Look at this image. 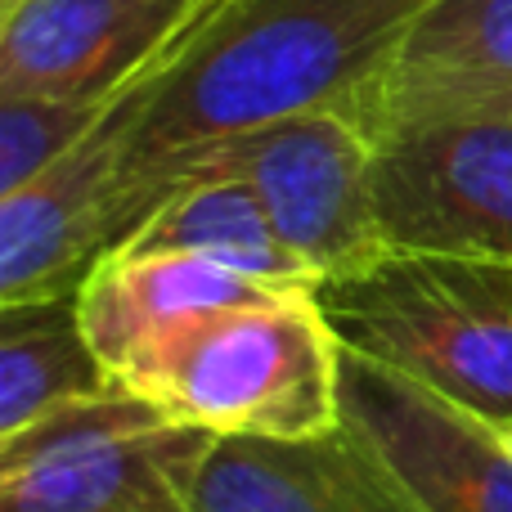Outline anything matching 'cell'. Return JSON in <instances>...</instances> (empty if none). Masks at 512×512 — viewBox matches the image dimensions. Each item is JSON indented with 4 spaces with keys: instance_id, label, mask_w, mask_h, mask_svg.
I'll return each mask as SVG.
<instances>
[{
    "instance_id": "6da1fadb",
    "label": "cell",
    "mask_w": 512,
    "mask_h": 512,
    "mask_svg": "<svg viewBox=\"0 0 512 512\" xmlns=\"http://www.w3.org/2000/svg\"><path fill=\"white\" fill-rule=\"evenodd\" d=\"M436 0H221L158 72L113 104V248L167 176L216 140L351 104L396 63ZM108 248V252H113Z\"/></svg>"
},
{
    "instance_id": "7a4b0ae2",
    "label": "cell",
    "mask_w": 512,
    "mask_h": 512,
    "mask_svg": "<svg viewBox=\"0 0 512 512\" xmlns=\"http://www.w3.org/2000/svg\"><path fill=\"white\" fill-rule=\"evenodd\" d=\"M117 387L212 436H315L342 423V337L319 288H265L153 328Z\"/></svg>"
},
{
    "instance_id": "3957f363",
    "label": "cell",
    "mask_w": 512,
    "mask_h": 512,
    "mask_svg": "<svg viewBox=\"0 0 512 512\" xmlns=\"http://www.w3.org/2000/svg\"><path fill=\"white\" fill-rule=\"evenodd\" d=\"M333 333L450 405L512 423V265L477 256L387 252L319 283Z\"/></svg>"
},
{
    "instance_id": "277c9868",
    "label": "cell",
    "mask_w": 512,
    "mask_h": 512,
    "mask_svg": "<svg viewBox=\"0 0 512 512\" xmlns=\"http://www.w3.org/2000/svg\"><path fill=\"white\" fill-rule=\"evenodd\" d=\"M369 140L382 248L512 265V99L391 117Z\"/></svg>"
},
{
    "instance_id": "5b68a950",
    "label": "cell",
    "mask_w": 512,
    "mask_h": 512,
    "mask_svg": "<svg viewBox=\"0 0 512 512\" xmlns=\"http://www.w3.org/2000/svg\"><path fill=\"white\" fill-rule=\"evenodd\" d=\"M212 441L131 391L72 400L0 441V512H189Z\"/></svg>"
},
{
    "instance_id": "8992f818",
    "label": "cell",
    "mask_w": 512,
    "mask_h": 512,
    "mask_svg": "<svg viewBox=\"0 0 512 512\" xmlns=\"http://www.w3.org/2000/svg\"><path fill=\"white\" fill-rule=\"evenodd\" d=\"M207 171L252 185L279 239L319 283L387 256L373 216V140L337 108L292 113L189 153L167 176V194Z\"/></svg>"
},
{
    "instance_id": "52a82bcc",
    "label": "cell",
    "mask_w": 512,
    "mask_h": 512,
    "mask_svg": "<svg viewBox=\"0 0 512 512\" xmlns=\"http://www.w3.org/2000/svg\"><path fill=\"white\" fill-rule=\"evenodd\" d=\"M212 5L221 0H9L0 5V95L122 99Z\"/></svg>"
},
{
    "instance_id": "ba28073f",
    "label": "cell",
    "mask_w": 512,
    "mask_h": 512,
    "mask_svg": "<svg viewBox=\"0 0 512 512\" xmlns=\"http://www.w3.org/2000/svg\"><path fill=\"white\" fill-rule=\"evenodd\" d=\"M342 423L423 512H512V454L499 427L346 346Z\"/></svg>"
},
{
    "instance_id": "9c48e42d",
    "label": "cell",
    "mask_w": 512,
    "mask_h": 512,
    "mask_svg": "<svg viewBox=\"0 0 512 512\" xmlns=\"http://www.w3.org/2000/svg\"><path fill=\"white\" fill-rule=\"evenodd\" d=\"M189 512H423L346 423L315 436H216Z\"/></svg>"
},
{
    "instance_id": "30bf717a",
    "label": "cell",
    "mask_w": 512,
    "mask_h": 512,
    "mask_svg": "<svg viewBox=\"0 0 512 512\" xmlns=\"http://www.w3.org/2000/svg\"><path fill=\"white\" fill-rule=\"evenodd\" d=\"M113 113L50 171L0 194V306L68 297L113 248Z\"/></svg>"
},
{
    "instance_id": "8fae6325",
    "label": "cell",
    "mask_w": 512,
    "mask_h": 512,
    "mask_svg": "<svg viewBox=\"0 0 512 512\" xmlns=\"http://www.w3.org/2000/svg\"><path fill=\"white\" fill-rule=\"evenodd\" d=\"M486 99H512V0H436L346 117L369 135L391 117Z\"/></svg>"
},
{
    "instance_id": "7c38bea8",
    "label": "cell",
    "mask_w": 512,
    "mask_h": 512,
    "mask_svg": "<svg viewBox=\"0 0 512 512\" xmlns=\"http://www.w3.org/2000/svg\"><path fill=\"white\" fill-rule=\"evenodd\" d=\"M265 292V283L243 279L230 265H216L207 256L189 252H104L95 270L81 279L77 306L86 319V333L95 342L108 373L122 364V355L153 328L189 315L203 306H225Z\"/></svg>"
},
{
    "instance_id": "4fadbf2b",
    "label": "cell",
    "mask_w": 512,
    "mask_h": 512,
    "mask_svg": "<svg viewBox=\"0 0 512 512\" xmlns=\"http://www.w3.org/2000/svg\"><path fill=\"white\" fill-rule=\"evenodd\" d=\"M117 248L207 256L265 288H319L301 256L279 239L252 185L234 176H212V171L180 180Z\"/></svg>"
},
{
    "instance_id": "5bb4252c",
    "label": "cell",
    "mask_w": 512,
    "mask_h": 512,
    "mask_svg": "<svg viewBox=\"0 0 512 512\" xmlns=\"http://www.w3.org/2000/svg\"><path fill=\"white\" fill-rule=\"evenodd\" d=\"M122 391L86 333L77 292L0 306V441L72 400Z\"/></svg>"
},
{
    "instance_id": "9a60e30c",
    "label": "cell",
    "mask_w": 512,
    "mask_h": 512,
    "mask_svg": "<svg viewBox=\"0 0 512 512\" xmlns=\"http://www.w3.org/2000/svg\"><path fill=\"white\" fill-rule=\"evenodd\" d=\"M117 99L81 104V99H41V95H0V194L50 171L68 158Z\"/></svg>"
},
{
    "instance_id": "2e32d148",
    "label": "cell",
    "mask_w": 512,
    "mask_h": 512,
    "mask_svg": "<svg viewBox=\"0 0 512 512\" xmlns=\"http://www.w3.org/2000/svg\"><path fill=\"white\" fill-rule=\"evenodd\" d=\"M499 436H504V445H508V454H512V423L499 427Z\"/></svg>"
},
{
    "instance_id": "e0dca14e",
    "label": "cell",
    "mask_w": 512,
    "mask_h": 512,
    "mask_svg": "<svg viewBox=\"0 0 512 512\" xmlns=\"http://www.w3.org/2000/svg\"><path fill=\"white\" fill-rule=\"evenodd\" d=\"M0 5H9V0H0Z\"/></svg>"
}]
</instances>
